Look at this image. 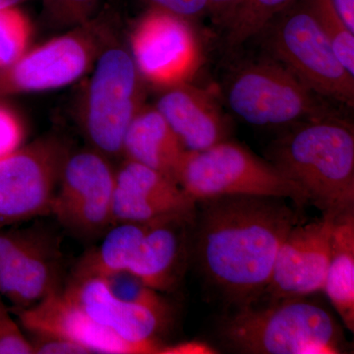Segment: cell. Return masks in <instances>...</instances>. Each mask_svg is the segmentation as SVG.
Masks as SVG:
<instances>
[{
	"instance_id": "obj_1",
	"label": "cell",
	"mask_w": 354,
	"mask_h": 354,
	"mask_svg": "<svg viewBox=\"0 0 354 354\" xmlns=\"http://www.w3.org/2000/svg\"><path fill=\"white\" fill-rule=\"evenodd\" d=\"M195 255L205 278L228 302L252 304L271 279L279 247L299 223L286 199L218 196L197 202Z\"/></svg>"
},
{
	"instance_id": "obj_2",
	"label": "cell",
	"mask_w": 354,
	"mask_h": 354,
	"mask_svg": "<svg viewBox=\"0 0 354 354\" xmlns=\"http://www.w3.org/2000/svg\"><path fill=\"white\" fill-rule=\"evenodd\" d=\"M267 156L323 214L354 209L353 127L337 114L288 127Z\"/></svg>"
},
{
	"instance_id": "obj_3",
	"label": "cell",
	"mask_w": 354,
	"mask_h": 354,
	"mask_svg": "<svg viewBox=\"0 0 354 354\" xmlns=\"http://www.w3.org/2000/svg\"><path fill=\"white\" fill-rule=\"evenodd\" d=\"M221 327L228 346L242 353H342L341 328L308 297H286L236 307Z\"/></svg>"
},
{
	"instance_id": "obj_4",
	"label": "cell",
	"mask_w": 354,
	"mask_h": 354,
	"mask_svg": "<svg viewBox=\"0 0 354 354\" xmlns=\"http://www.w3.org/2000/svg\"><path fill=\"white\" fill-rule=\"evenodd\" d=\"M176 183L195 202L218 196L277 197L298 208L308 198L269 160L245 147L225 141L203 151H185Z\"/></svg>"
},
{
	"instance_id": "obj_5",
	"label": "cell",
	"mask_w": 354,
	"mask_h": 354,
	"mask_svg": "<svg viewBox=\"0 0 354 354\" xmlns=\"http://www.w3.org/2000/svg\"><path fill=\"white\" fill-rule=\"evenodd\" d=\"M131 53L115 43L93 67L83 95L81 125L91 148L109 158L122 155L128 127L143 104V82Z\"/></svg>"
},
{
	"instance_id": "obj_6",
	"label": "cell",
	"mask_w": 354,
	"mask_h": 354,
	"mask_svg": "<svg viewBox=\"0 0 354 354\" xmlns=\"http://www.w3.org/2000/svg\"><path fill=\"white\" fill-rule=\"evenodd\" d=\"M113 41V15L100 13L0 70V95L44 92L74 83L93 69Z\"/></svg>"
},
{
	"instance_id": "obj_7",
	"label": "cell",
	"mask_w": 354,
	"mask_h": 354,
	"mask_svg": "<svg viewBox=\"0 0 354 354\" xmlns=\"http://www.w3.org/2000/svg\"><path fill=\"white\" fill-rule=\"evenodd\" d=\"M264 32L277 62L317 95L353 108L354 75L337 57L304 0H295Z\"/></svg>"
},
{
	"instance_id": "obj_8",
	"label": "cell",
	"mask_w": 354,
	"mask_h": 354,
	"mask_svg": "<svg viewBox=\"0 0 354 354\" xmlns=\"http://www.w3.org/2000/svg\"><path fill=\"white\" fill-rule=\"evenodd\" d=\"M227 104L235 115L260 127H290L335 114L322 97L277 60L245 65L232 76Z\"/></svg>"
},
{
	"instance_id": "obj_9",
	"label": "cell",
	"mask_w": 354,
	"mask_h": 354,
	"mask_svg": "<svg viewBox=\"0 0 354 354\" xmlns=\"http://www.w3.org/2000/svg\"><path fill=\"white\" fill-rule=\"evenodd\" d=\"M71 146L57 136L39 138L0 160V228L50 215Z\"/></svg>"
},
{
	"instance_id": "obj_10",
	"label": "cell",
	"mask_w": 354,
	"mask_h": 354,
	"mask_svg": "<svg viewBox=\"0 0 354 354\" xmlns=\"http://www.w3.org/2000/svg\"><path fill=\"white\" fill-rule=\"evenodd\" d=\"M115 169L94 149L71 152L65 160L50 215L72 234L95 239L113 227Z\"/></svg>"
},
{
	"instance_id": "obj_11",
	"label": "cell",
	"mask_w": 354,
	"mask_h": 354,
	"mask_svg": "<svg viewBox=\"0 0 354 354\" xmlns=\"http://www.w3.org/2000/svg\"><path fill=\"white\" fill-rule=\"evenodd\" d=\"M62 262L59 241L50 232L0 228V295L13 308H27L62 288Z\"/></svg>"
},
{
	"instance_id": "obj_12",
	"label": "cell",
	"mask_w": 354,
	"mask_h": 354,
	"mask_svg": "<svg viewBox=\"0 0 354 354\" xmlns=\"http://www.w3.org/2000/svg\"><path fill=\"white\" fill-rule=\"evenodd\" d=\"M131 55L144 80L160 88L186 82L196 69L200 51L189 21L150 8L131 38Z\"/></svg>"
},
{
	"instance_id": "obj_13",
	"label": "cell",
	"mask_w": 354,
	"mask_h": 354,
	"mask_svg": "<svg viewBox=\"0 0 354 354\" xmlns=\"http://www.w3.org/2000/svg\"><path fill=\"white\" fill-rule=\"evenodd\" d=\"M335 216L291 228L279 247L271 279L254 302L309 297L323 290L329 267Z\"/></svg>"
},
{
	"instance_id": "obj_14",
	"label": "cell",
	"mask_w": 354,
	"mask_h": 354,
	"mask_svg": "<svg viewBox=\"0 0 354 354\" xmlns=\"http://www.w3.org/2000/svg\"><path fill=\"white\" fill-rule=\"evenodd\" d=\"M194 201L172 179L155 169L125 160L115 169L113 225L171 215L196 213Z\"/></svg>"
},
{
	"instance_id": "obj_15",
	"label": "cell",
	"mask_w": 354,
	"mask_h": 354,
	"mask_svg": "<svg viewBox=\"0 0 354 354\" xmlns=\"http://www.w3.org/2000/svg\"><path fill=\"white\" fill-rule=\"evenodd\" d=\"M12 310L30 334L62 337L83 346L91 353H145L93 320L65 297L62 288L53 290L38 304Z\"/></svg>"
},
{
	"instance_id": "obj_16",
	"label": "cell",
	"mask_w": 354,
	"mask_h": 354,
	"mask_svg": "<svg viewBox=\"0 0 354 354\" xmlns=\"http://www.w3.org/2000/svg\"><path fill=\"white\" fill-rule=\"evenodd\" d=\"M62 292L93 320L121 339L145 353H160L162 346L156 335L167 319L152 310L118 299L100 278H70Z\"/></svg>"
},
{
	"instance_id": "obj_17",
	"label": "cell",
	"mask_w": 354,
	"mask_h": 354,
	"mask_svg": "<svg viewBox=\"0 0 354 354\" xmlns=\"http://www.w3.org/2000/svg\"><path fill=\"white\" fill-rule=\"evenodd\" d=\"M155 108L186 151H203L227 140L230 121L216 97L186 82L165 88Z\"/></svg>"
},
{
	"instance_id": "obj_18",
	"label": "cell",
	"mask_w": 354,
	"mask_h": 354,
	"mask_svg": "<svg viewBox=\"0 0 354 354\" xmlns=\"http://www.w3.org/2000/svg\"><path fill=\"white\" fill-rule=\"evenodd\" d=\"M195 214H171L155 218L128 271L158 292L174 290L183 274Z\"/></svg>"
},
{
	"instance_id": "obj_19",
	"label": "cell",
	"mask_w": 354,
	"mask_h": 354,
	"mask_svg": "<svg viewBox=\"0 0 354 354\" xmlns=\"http://www.w3.org/2000/svg\"><path fill=\"white\" fill-rule=\"evenodd\" d=\"M185 151L160 111L155 106H146L133 118L122 147L127 160L155 169L176 183Z\"/></svg>"
},
{
	"instance_id": "obj_20",
	"label": "cell",
	"mask_w": 354,
	"mask_h": 354,
	"mask_svg": "<svg viewBox=\"0 0 354 354\" xmlns=\"http://www.w3.org/2000/svg\"><path fill=\"white\" fill-rule=\"evenodd\" d=\"M323 290L346 327L354 332V209L337 216Z\"/></svg>"
},
{
	"instance_id": "obj_21",
	"label": "cell",
	"mask_w": 354,
	"mask_h": 354,
	"mask_svg": "<svg viewBox=\"0 0 354 354\" xmlns=\"http://www.w3.org/2000/svg\"><path fill=\"white\" fill-rule=\"evenodd\" d=\"M153 220L113 225L99 245L81 256L70 278H104L114 272L128 271Z\"/></svg>"
},
{
	"instance_id": "obj_22",
	"label": "cell",
	"mask_w": 354,
	"mask_h": 354,
	"mask_svg": "<svg viewBox=\"0 0 354 354\" xmlns=\"http://www.w3.org/2000/svg\"><path fill=\"white\" fill-rule=\"evenodd\" d=\"M295 0H241L227 26V43L236 48L262 34Z\"/></svg>"
},
{
	"instance_id": "obj_23",
	"label": "cell",
	"mask_w": 354,
	"mask_h": 354,
	"mask_svg": "<svg viewBox=\"0 0 354 354\" xmlns=\"http://www.w3.org/2000/svg\"><path fill=\"white\" fill-rule=\"evenodd\" d=\"M344 66L354 75V32L337 12L333 0H304Z\"/></svg>"
},
{
	"instance_id": "obj_24",
	"label": "cell",
	"mask_w": 354,
	"mask_h": 354,
	"mask_svg": "<svg viewBox=\"0 0 354 354\" xmlns=\"http://www.w3.org/2000/svg\"><path fill=\"white\" fill-rule=\"evenodd\" d=\"M102 279L109 291L122 301L145 307L158 315L167 319L169 305L158 291L147 286L136 274L129 271H121L108 274Z\"/></svg>"
},
{
	"instance_id": "obj_25",
	"label": "cell",
	"mask_w": 354,
	"mask_h": 354,
	"mask_svg": "<svg viewBox=\"0 0 354 354\" xmlns=\"http://www.w3.org/2000/svg\"><path fill=\"white\" fill-rule=\"evenodd\" d=\"M32 31L29 18L17 6L0 10V70L15 64L28 50Z\"/></svg>"
},
{
	"instance_id": "obj_26",
	"label": "cell",
	"mask_w": 354,
	"mask_h": 354,
	"mask_svg": "<svg viewBox=\"0 0 354 354\" xmlns=\"http://www.w3.org/2000/svg\"><path fill=\"white\" fill-rule=\"evenodd\" d=\"M101 0H43L44 15L57 27H76L95 16Z\"/></svg>"
},
{
	"instance_id": "obj_27",
	"label": "cell",
	"mask_w": 354,
	"mask_h": 354,
	"mask_svg": "<svg viewBox=\"0 0 354 354\" xmlns=\"http://www.w3.org/2000/svg\"><path fill=\"white\" fill-rule=\"evenodd\" d=\"M25 125L12 109L0 104V160L23 146Z\"/></svg>"
},
{
	"instance_id": "obj_28",
	"label": "cell",
	"mask_w": 354,
	"mask_h": 354,
	"mask_svg": "<svg viewBox=\"0 0 354 354\" xmlns=\"http://www.w3.org/2000/svg\"><path fill=\"white\" fill-rule=\"evenodd\" d=\"M31 342L9 314L0 295V354H32Z\"/></svg>"
},
{
	"instance_id": "obj_29",
	"label": "cell",
	"mask_w": 354,
	"mask_h": 354,
	"mask_svg": "<svg viewBox=\"0 0 354 354\" xmlns=\"http://www.w3.org/2000/svg\"><path fill=\"white\" fill-rule=\"evenodd\" d=\"M151 8L171 13L185 20L196 19L209 13V0H144Z\"/></svg>"
},
{
	"instance_id": "obj_30",
	"label": "cell",
	"mask_w": 354,
	"mask_h": 354,
	"mask_svg": "<svg viewBox=\"0 0 354 354\" xmlns=\"http://www.w3.org/2000/svg\"><path fill=\"white\" fill-rule=\"evenodd\" d=\"M31 339L32 353L34 354H88V349L83 346L70 342L62 337L53 335H36Z\"/></svg>"
},
{
	"instance_id": "obj_31",
	"label": "cell",
	"mask_w": 354,
	"mask_h": 354,
	"mask_svg": "<svg viewBox=\"0 0 354 354\" xmlns=\"http://www.w3.org/2000/svg\"><path fill=\"white\" fill-rule=\"evenodd\" d=\"M209 13L216 25L227 27L241 0H209Z\"/></svg>"
},
{
	"instance_id": "obj_32",
	"label": "cell",
	"mask_w": 354,
	"mask_h": 354,
	"mask_svg": "<svg viewBox=\"0 0 354 354\" xmlns=\"http://www.w3.org/2000/svg\"><path fill=\"white\" fill-rule=\"evenodd\" d=\"M160 353L167 354H208L216 353V351L204 342H183L172 346H162Z\"/></svg>"
},
{
	"instance_id": "obj_33",
	"label": "cell",
	"mask_w": 354,
	"mask_h": 354,
	"mask_svg": "<svg viewBox=\"0 0 354 354\" xmlns=\"http://www.w3.org/2000/svg\"><path fill=\"white\" fill-rule=\"evenodd\" d=\"M333 2L348 29L354 32V0H333Z\"/></svg>"
},
{
	"instance_id": "obj_34",
	"label": "cell",
	"mask_w": 354,
	"mask_h": 354,
	"mask_svg": "<svg viewBox=\"0 0 354 354\" xmlns=\"http://www.w3.org/2000/svg\"><path fill=\"white\" fill-rule=\"evenodd\" d=\"M25 1H27V0H0V10L18 6V4Z\"/></svg>"
}]
</instances>
